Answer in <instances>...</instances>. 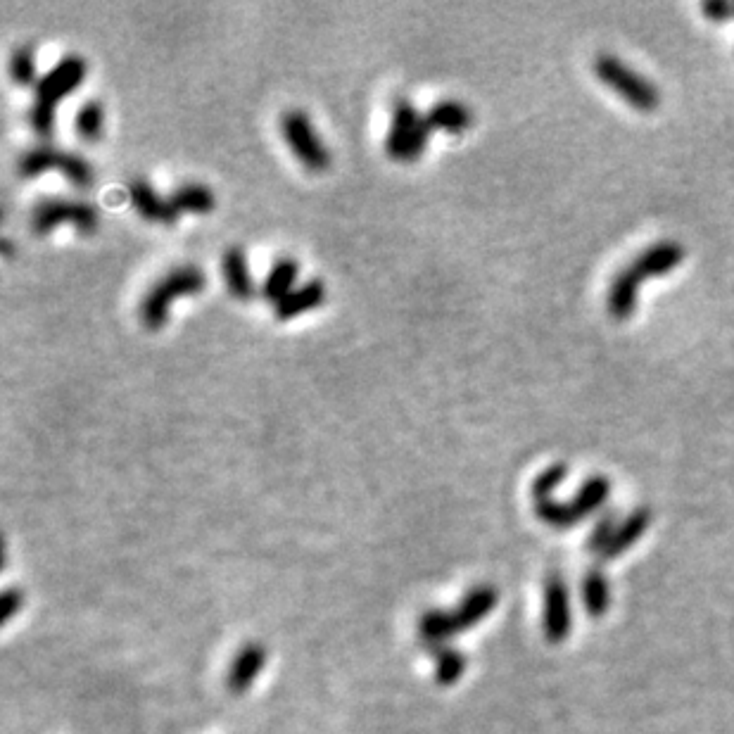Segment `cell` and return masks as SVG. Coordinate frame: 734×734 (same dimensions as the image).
Here are the masks:
<instances>
[{
	"label": "cell",
	"mask_w": 734,
	"mask_h": 734,
	"mask_svg": "<svg viewBox=\"0 0 734 734\" xmlns=\"http://www.w3.org/2000/svg\"><path fill=\"white\" fill-rule=\"evenodd\" d=\"M221 276L226 281V290L236 300H250V297H255L257 286L252 281L248 257H245L243 248L233 245V248L224 252V257H221Z\"/></svg>",
	"instance_id": "13"
},
{
	"label": "cell",
	"mask_w": 734,
	"mask_h": 734,
	"mask_svg": "<svg viewBox=\"0 0 734 734\" xmlns=\"http://www.w3.org/2000/svg\"><path fill=\"white\" fill-rule=\"evenodd\" d=\"M682 259H685V248L680 243H675V240H661V243L644 250L630 267L618 271L609 288V297H606V309H609L613 319H630L637 309L639 283L670 274Z\"/></svg>",
	"instance_id": "1"
},
{
	"label": "cell",
	"mask_w": 734,
	"mask_h": 734,
	"mask_svg": "<svg viewBox=\"0 0 734 734\" xmlns=\"http://www.w3.org/2000/svg\"><path fill=\"white\" fill-rule=\"evenodd\" d=\"M62 153H65V150L50 148V145H39V148L27 150V153L20 157V162H17L20 176H24V179H34V176H41L46 172H58Z\"/></svg>",
	"instance_id": "19"
},
{
	"label": "cell",
	"mask_w": 734,
	"mask_h": 734,
	"mask_svg": "<svg viewBox=\"0 0 734 734\" xmlns=\"http://www.w3.org/2000/svg\"><path fill=\"white\" fill-rule=\"evenodd\" d=\"M433 651L435 656V680L440 682L442 687L454 685L459 682L461 677L466 673V656L461 654L459 649L447 647V644H440V647H428Z\"/></svg>",
	"instance_id": "20"
},
{
	"label": "cell",
	"mask_w": 734,
	"mask_h": 734,
	"mask_svg": "<svg viewBox=\"0 0 734 734\" xmlns=\"http://www.w3.org/2000/svg\"><path fill=\"white\" fill-rule=\"evenodd\" d=\"M428 124L447 134H464L473 124V112L461 100H440L428 110Z\"/></svg>",
	"instance_id": "16"
},
{
	"label": "cell",
	"mask_w": 734,
	"mask_h": 734,
	"mask_svg": "<svg viewBox=\"0 0 734 734\" xmlns=\"http://www.w3.org/2000/svg\"><path fill=\"white\" fill-rule=\"evenodd\" d=\"M10 77L17 86H29L36 81V60H34V50H31L29 46L17 48L15 53H12Z\"/></svg>",
	"instance_id": "24"
},
{
	"label": "cell",
	"mask_w": 734,
	"mask_h": 734,
	"mask_svg": "<svg viewBox=\"0 0 734 734\" xmlns=\"http://www.w3.org/2000/svg\"><path fill=\"white\" fill-rule=\"evenodd\" d=\"M324 300H326V283L319 281V278H312V281H307L305 286L295 288L293 293H288L278 305H274L276 319L281 321L295 319V316H302L312 312L316 307H321Z\"/></svg>",
	"instance_id": "14"
},
{
	"label": "cell",
	"mask_w": 734,
	"mask_h": 734,
	"mask_svg": "<svg viewBox=\"0 0 734 734\" xmlns=\"http://www.w3.org/2000/svg\"><path fill=\"white\" fill-rule=\"evenodd\" d=\"M542 623H544V637L549 639L552 644H559L563 639L568 637L571 632V601H568V587L566 582L561 580V575L552 573L547 578V585H544V613H542Z\"/></svg>",
	"instance_id": "10"
},
{
	"label": "cell",
	"mask_w": 734,
	"mask_h": 734,
	"mask_svg": "<svg viewBox=\"0 0 734 734\" xmlns=\"http://www.w3.org/2000/svg\"><path fill=\"white\" fill-rule=\"evenodd\" d=\"M609 495H611L609 478L594 476L580 487L578 495H575L573 502L568 504L556 502L552 495H533L535 514L540 521L552 525V528H573V525L585 521L587 516H592L594 511L609 499Z\"/></svg>",
	"instance_id": "5"
},
{
	"label": "cell",
	"mask_w": 734,
	"mask_h": 734,
	"mask_svg": "<svg viewBox=\"0 0 734 734\" xmlns=\"http://www.w3.org/2000/svg\"><path fill=\"white\" fill-rule=\"evenodd\" d=\"M701 10L711 22H727L734 17V3H727V0H708L701 5Z\"/></svg>",
	"instance_id": "27"
},
{
	"label": "cell",
	"mask_w": 734,
	"mask_h": 734,
	"mask_svg": "<svg viewBox=\"0 0 734 734\" xmlns=\"http://www.w3.org/2000/svg\"><path fill=\"white\" fill-rule=\"evenodd\" d=\"M430 131L428 117L421 115L409 100H397L392 105V122L388 138H385V153L395 162H414L426 150Z\"/></svg>",
	"instance_id": "6"
},
{
	"label": "cell",
	"mask_w": 734,
	"mask_h": 734,
	"mask_svg": "<svg viewBox=\"0 0 734 734\" xmlns=\"http://www.w3.org/2000/svg\"><path fill=\"white\" fill-rule=\"evenodd\" d=\"M582 601H585V611L594 618L604 616V613L609 611L611 585L609 580L601 575V571L587 573L585 582H582Z\"/></svg>",
	"instance_id": "21"
},
{
	"label": "cell",
	"mask_w": 734,
	"mask_h": 734,
	"mask_svg": "<svg viewBox=\"0 0 734 734\" xmlns=\"http://www.w3.org/2000/svg\"><path fill=\"white\" fill-rule=\"evenodd\" d=\"M499 594L495 587L490 585H478L461 599V604L454 611H440L430 609L421 616L419 620V632L426 642V647H440L447 644L449 637L466 632L473 625H478L480 620L487 618L492 609L497 606Z\"/></svg>",
	"instance_id": "2"
},
{
	"label": "cell",
	"mask_w": 734,
	"mask_h": 734,
	"mask_svg": "<svg viewBox=\"0 0 734 734\" xmlns=\"http://www.w3.org/2000/svg\"><path fill=\"white\" fill-rule=\"evenodd\" d=\"M126 191H129V198L131 202H134L136 212L141 214L143 219L155 221V224H167V226L174 224V221L179 219V214L174 212L169 198H162V195L157 193L145 179L129 181Z\"/></svg>",
	"instance_id": "12"
},
{
	"label": "cell",
	"mask_w": 734,
	"mask_h": 734,
	"mask_svg": "<svg viewBox=\"0 0 734 734\" xmlns=\"http://www.w3.org/2000/svg\"><path fill=\"white\" fill-rule=\"evenodd\" d=\"M649 523H651V511L649 509H637L635 514H630L628 521L620 525V528H616V533H613L611 542L606 544L604 552L599 554V559L601 561H611L623 552H628L632 544H635L639 537L647 533Z\"/></svg>",
	"instance_id": "15"
},
{
	"label": "cell",
	"mask_w": 734,
	"mask_h": 734,
	"mask_svg": "<svg viewBox=\"0 0 734 734\" xmlns=\"http://www.w3.org/2000/svg\"><path fill=\"white\" fill-rule=\"evenodd\" d=\"M202 290H205V274H202L198 267L186 264V267L172 269L169 274H164L148 293H145L141 309H138L143 326L148 328V331H160V328L167 324L169 307H172L176 297L198 295Z\"/></svg>",
	"instance_id": "4"
},
{
	"label": "cell",
	"mask_w": 734,
	"mask_h": 734,
	"mask_svg": "<svg viewBox=\"0 0 734 734\" xmlns=\"http://www.w3.org/2000/svg\"><path fill=\"white\" fill-rule=\"evenodd\" d=\"M24 606V592L20 587H8L3 594V623H10Z\"/></svg>",
	"instance_id": "26"
},
{
	"label": "cell",
	"mask_w": 734,
	"mask_h": 734,
	"mask_svg": "<svg viewBox=\"0 0 734 734\" xmlns=\"http://www.w3.org/2000/svg\"><path fill=\"white\" fill-rule=\"evenodd\" d=\"M86 79V60L81 55H67L55 65L46 77L36 84V98L31 105L29 119L36 134L50 136L55 126V107L62 103L69 93L77 91Z\"/></svg>",
	"instance_id": "3"
},
{
	"label": "cell",
	"mask_w": 734,
	"mask_h": 734,
	"mask_svg": "<svg viewBox=\"0 0 734 734\" xmlns=\"http://www.w3.org/2000/svg\"><path fill=\"white\" fill-rule=\"evenodd\" d=\"M98 210L91 202L84 200H65V198H48L39 202L31 212V231L36 236H48L50 231L58 229L60 224H72L74 229L84 236H91L98 229Z\"/></svg>",
	"instance_id": "8"
},
{
	"label": "cell",
	"mask_w": 734,
	"mask_h": 734,
	"mask_svg": "<svg viewBox=\"0 0 734 734\" xmlns=\"http://www.w3.org/2000/svg\"><path fill=\"white\" fill-rule=\"evenodd\" d=\"M297 271H300V264L295 262L293 257H281L278 262L271 267L267 281L262 283V295L264 300L274 302V305H278V302L283 300L288 293H293V286L297 281Z\"/></svg>",
	"instance_id": "18"
},
{
	"label": "cell",
	"mask_w": 734,
	"mask_h": 734,
	"mask_svg": "<svg viewBox=\"0 0 734 734\" xmlns=\"http://www.w3.org/2000/svg\"><path fill=\"white\" fill-rule=\"evenodd\" d=\"M58 172L65 176L69 183H74V186L79 188H88L93 183V167L88 164V160H84V157L77 153H67L65 150Z\"/></svg>",
	"instance_id": "23"
},
{
	"label": "cell",
	"mask_w": 734,
	"mask_h": 734,
	"mask_svg": "<svg viewBox=\"0 0 734 734\" xmlns=\"http://www.w3.org/2000/svg\"><path fill=\"white\" fill-rule=\"evenodd\" d=\"M281 134L293 150L297 162L309 172H326L331 167V150L316 134L312 119L302 110H288L281 115Z\"/></svg>",
	"instance_id": "9"
},
{
	"label": "cell",
	"mask_w": 734,
	"mask_h": 734,
	"mask_svg": "<svg viewBox=\"0 0 734 734\" xmlns=\"http://www.w3.org/2000/svg\"><path fill=\"white\" fill-rule=\"evenodd\" d=\"M267 649L259 642H248L233 658L229 675H226V687L231 694H245L262 673L264 663H267Z\"/></svg>",
	"instance_id": "11"
},
{
	"label": "cell",
	"mask_w": 734,
	"mask_h": 734,
	"mask_svg": "<svg viewBox=\"0 0 734 734\" xmlns=\"http://www.w3.org/2000/svg\"><path fill=\"white\" fill-rule=\"evenodd\" d=\"M613 533H616V523H613V516H604V518H601V521L597 523V528H594V533H592V537H590V542H587V544H590L592 552H597V554L604 552L606 544L611 542Z\"/></svg>",
	"instance_id": "25"
},
{
	"label": "cell",
	"mask_w": 734,
	"mask_h": 734,
	"mask_svg": "<svg viewBox=\"0 0 734 734\" xmlns=\"http://www.w3.org/2000/svg\"><path fill=\"white\" fill-rule=\"evenodd\" d=\"M594 72L601 84L611 86L625 103H630L639 112H654L661 105V91L635 69L623 65L616 55H599L594 62Z\"/></svg>",
	"instance_id": "7"
},
{
	"label": "cell",
	"mask_w": 734,
	"mask_h": 734,
	"mask_svg": "<svg viewBox=\"0 0 734 734\" xmlns=\"http://www.w3.org/2000/svg\"><path fill=\"white\" fill-rule=\"evenodd\" d=\"M169 202H172L176 214H183V212L210 214L217 200H214L212 188H207L205 183L188 181V183H181L179 188H174L172 195H169Z\"/></svg>",
	"instance_id": "17"
},
{
	"label": "cell",
	"mask_w": 734,
	"mask_h": 734,
	"mask_svg": "<svg viewBox=\"0 0 734 734\" xmlns=\"http://www.w3.org/2000/svg\"><path fill=\"white\" fill-rule=\"evenodd\" d=\"M74 126H77V134L84 138V141L88 143L100 141V136H103V129H105L103 103H98V100H88V103L81 105Z\"/></svg>",
	"instance_id": "22"
}]
</instances>
